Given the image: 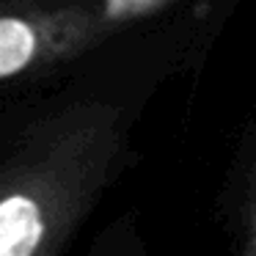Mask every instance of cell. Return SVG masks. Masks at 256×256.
Returning a JSON list of instances; mask_svg holds the SVG:
<instances>
[{
    "instance_id": "cell-1",
    "label": "cell",
    "mask_w": 256,
    "mask_h": 256,
    "mask_svg": "<svg viewBox=\"0 0 256 256\" xmlns=\"http://www.w3.org/2000/svg\"><path fill=\"white\" fill-rule=\"evenodd\" d=\"M130 166L116 100L72 94L0 135V256H66Z\"/></svg>"
},
{
    "instance_id": "cell-2",
    "label": "cell",
    "mask_w": 256,
    "mask_h": 256,
    "mask_svg": "<svg viewBox=\"0 0 256 256\" xmlns=\"http://www.w3.org/2000/svg\"><path fill=\"white\" fill-rule=\"evenodd\" d=\"M105 36L91 0H0V88L64 66Z\"/></svg>"
},
{
    "instance_id": "cell-3",
    "label": "cell",
    "mask_w": 256,
    "mask_h": 256,
    "mask_svg": "<svg viewBox=\"0 0 256 256\" xmlns=\"http://www.w3.org/2000/svg\"><path fill=\"white\" fill-rule=\"evenodd\" d=\"M234 256H256V160L245 171L234 198H226Z\"/></svg>"
},
{
    "instance_id": "cell-4",
    "label": "cell",
    "mask_w": 256,
    "mask_h": 256,
    "mask_svg": "<svg viewBox=\"0 0 256 256\" xmlns=\"http://www.w3.org/2000/svg\"><path fill=\"white\" fill-rule=\"evenodd\" d=\"M83 256H149L138 212L127 210L122 215H113L91 237V242L83 250Z\"/></svg>"
}]
</instances>
